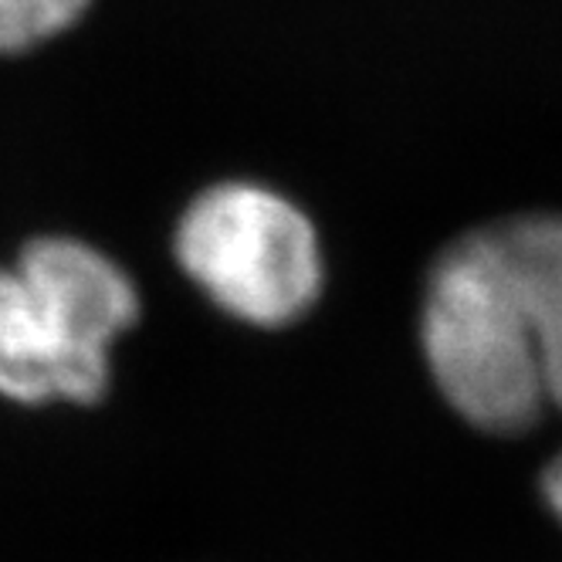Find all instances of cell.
Segmentation results:
<instances>
[{
    "mask_svg": "<svg viewBox=\"0 0 562 562\" xmlns=\"http://www.w3.org/2000/svg\"><path fill=\"white\" fill-rule=\"evenodd\" d=\"M139 318V292L112 258L75 237H37L0 268V396L95 404L109 352Z\"/></svg>",
    "mask_w": 562,
    "mask_h": 562,
    "instance_id": "1",
    "label": "cell"
},
{
    "mask_svg": "<svg viewBox=\"0 0 562 562\" xmlns=\"http://www.w3.org/2000/svg\"><path fill=\"white\" fill-rule=\"evenodd\" d=\"M420 339L437 390L471 427L521 434L549 404L536 339L495 227L458 237L434 261Z\"/></svg>",
    "mask_w": 562,
    "mask_h": 562,
    "instance_id": "2",
    "label": "cell"
},
{
    "mask_svg": "<svg viewBox=\"0 0 562 562\" xmlns=\"http://www.w3.org/2000/svg\"><path fill=\"white\" fill-rule=\"evenodd\" d=\"M180 268L227 315L248 326H292L323 292L312 221L258 183H217L177 227Z\"/></svg>",
    "mask_w": 562,
    "mask_h": 562,
    "instance_id": "3",
    "label": "cell"
},
{
    "mask_svg": "<svg viewBox=\"0 0 562 562\" xmlns=\"http://www.w3.org/2000/svg\"><path fill=\"white\" fill-rule=\"evenodd\" d=\"M495 237L529 318L546 396L562 411V217H515L495 224Z\"/></svg>",
    "mask_w": 562,
    "mask_h": 562,
    "instance_id": "4",
    "label": "cell"
},
{
    "mask_svg": "<svg viewBox=\"0 0 562 562\" xmlns=\"http://www.w3.org/2000/svg\"><path fill=\"white\" fill-rule=\"evenodd\" d=\"M89 0H0V52H27L71 27Z\"/></svg>",
    "mask_w": 562,
    "mask_h": 562,
    "instance_id": "5",
    "label": "cell"
},
{
    "mask_svg": "<svg viewBox=\"0 0 562 562\" xmlns=\"http://www.w3.org/2000/svg\"><path fill=\"white\" fill-rule=\"evenodd\" d=\"M542 492H546V502H549L552 515L562 521V454H555V461L549 464V471L542 477Z\"/></svg>",
    "mask_w": 562,
    "mask_h": 562,
    "instance_id": "6",
    "label": "cell"
}]
</instances>
